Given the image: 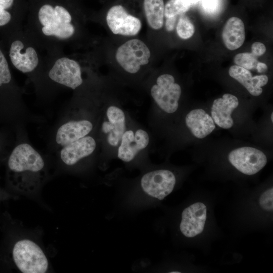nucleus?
<instances>
[{"label":"nucleus","instance_id":"obj_1","mask_svg":"<svg viewBox=\"0 0 273 273\" xmlns=\"http://www.w3.org/2000/svg\"><path fill=\"white\" fill-rule=\"evenodd\" d=\"M9 169L20 177L18 187L22 191H33L37 184L35 180L44 167V160L31 145L22 143L12 152L8 162Z\"/></svg>","mask_w":273,"mask_h":273},{"label":"nucleus","instance_id":"obj_2","mask_svg":"<svg viewBox=\"0 0 273 273\" xmlns=\"http://www.w3.org/2000/svg\"><path fill=\"white\" fill-rule=\"evenodd\" d=\"M38 18L41 31L46 36L67 39L74 33L75 28L71 23L72 17L62 6L53 7L50 5H44L39 10Z\"/></svg>","mask_w":273,"mask_h":273},{"label":"nucleus","instance_id":"obj_3","mask_svg":"<svg viewBox=\"0 0 273 273\" xmlns=\"http://www.w3.org/2000/svg\"><path fill=\"white\" fill-rule=\"evenodd\" d=\"M13 258L18 269L23 273H44L49 266L42 249L31 240H20L14 245Z\"/></svg>","mask_w":273,"mask_h":273},{"label":"nucleus","instance_id":"obj_4","mask_svg":"<svg viewBox=\"0 0 273 273\" xmlns=\"http://www.w3.org/2000/svg\"><path fill=\"white\" fill-rule=\"evenodd\" d=\"M181 89L170 74H162L151 88V95L157 106L167 113L175 112L178 107Z\"/></svg>","mask_w":273,"mask_h":273},{"label":"nucleus","instance_id":"obj_5","mask_svg":"<svg viewBox=\"0 0 273 273\" xmlns=\"http://www.w3.org/2000/svg\"><path fill=\"white\" fill-rule=\"evenodd\" d=\"M151 53L147 46L138 39H130L120 46L116 53L119 64L126 72L134 74L149 62Z\"/></svg>","mask_w":273,"mask_h":273},{"label":"nucleus","instance_id":"obj_6","mask_svg":"<svg viewBox=\"0 0 273 273\" xmlns=\"http://www.w3.org/2000/svg\"><path fill=\"white\" fill-rule=\"evenodd\" d=\"M228 159L238 171L249 175L258 172L267 163V158L264 153L249 147L233 150L229 154Z\"/></svg>","mask_w":273,"mask_h":273},{"label":"nucleus","instance_id":"obj_7","mask_svg":"<svg viewBox=\"0 0 273 273\" xmlns=\"http://www.w3.org/2000/svg\"><path fill=\"white\" fill-rule=\"evenodd\" d=\"M176 183L170 170L159 169L144 174L141 180L143 191L150 196L162 200L173 191Z\"/></svg>","mask_w":273,"mask_h":273},{"label":"nucleus","instance_id":"obj_8","mask_svg":"<svg viewBox=\"0 0 273 273\" xmlns=\"http://www.w3.org/2000/svg\"><path fill=\"white\" fill-rule=\"evenodd\" d=\"M48 75L53 81L73 89L83 82L79 64L76 61L67 57L57 60Z\"/></svg>","mask_w":273,"mask_h":273},{"label":"nucleus","instance_id":"obj_9","mask_svg":"<svg viewBox=\"0 0 273 273\" xmlns=\"http://www.w3.org/2000/svg\"><path fill=\"white\" fill-rule=\"evenodd\" d=\"M106 21L109 28L115 34L134 36L142 27L140 19L129 14L121 5L113 6L109 10Z\"/></svg>","mask_w":273,"mask_h":273},{"label":"nucleus","instance_id":"obj_10","mask_svg":"<svg viewBox=\"0 0 273 273\" xmlns=\"http://www.w3.org/2000/svg\"><path fill=\"white\" fill-rule=\"evenodd\" d=\"M104 116L101 125L102 131L108 144L113 147H116L126 130L125 113L120 107L110 105L106 109Z\"/></svg>","mask_w":273,"mask_h":273},{"label":"nucleus","instance_id":"obj_11","mask_svg":"<svg viewBox=\"0 0 273 273\" xmlns=\"http://www.w3.org/2000/svg\"><path fill=\"white\" fill-rule=\"evenodd\" d=\"M207 218V207L202 202L194 203L186 208L181 213L179 225L181 233L187 238H194L201 234Z\"/></svg>","mask_w":273,"mask_h":273},{"label":"nucleus","instance_id":"obj_12","mask_svg":"<svg viewBox=\"0 0 273 273\" xmlns=\"http://www.w3.org/2000/svg\"><path fill=\"white\" fill-rule=\"evenodd\" d=\"M149 143V135L146 130L141 128L126 130L118 145V157L124 162H130Z\"/></svg>","mask_w":273,"mask_h":273},{"label":"nucleus","instance_id":"obj_13","mask_svg":"<svg viewBox=\"0 0 273 273\" xmlns=\"http://www.w3.org/2000/svg\"><path fill=\"white\" fill-rule=\"evenodd\" d=\"M239 105V100L234 95L225 94L221 98L215 99L211 107V117L218 126L229 129L234 124L231 114Z\"/></svg>","mask_w":273,"mask_h":273},{"label":"nucleus","instance_id":"obj_14","mask_svg":"<svg viewBox=\"0 0 273 273\" xmlns=\"http://www.w3.org/2000/svg\"><path fill=\"white\" fill-rule=\"evenodd\" d=\"M22 41L15 40L11 45L10 58L15 68L22 73H28L33 71L39 62L36 50L31 47H27L24 51Z\"/></svg>","mask_w":273,"mask_h":273},{"label":"nucleus","instance_id":"obj_15","mask_svg":"<svg viewBox=\"0 0 273 273\" xmlns=\"http://www.w3.org/2000/svg\"><path fill=\"white\" fill-rule=\"evenodd\" d=\"M96 148L95 140L86 135L64 146L60 152V157L65 164L73 165L92 154Z\"/></svg>","mask_w":273,"mask_h":273},{"label":"nucleus","instance_id":"obj_16","mask_svg":"<svg viewBox=\"0 0 273 273\" xmlns=\"http://www.w3.org/2000/svg\"><path fill=\"white\" fill-rule=\"evenodd\" d=\"M93 128V124L88 120L69 121L58 128L56 135V143L64 147L87 135Z\"/></svg>","mask_w":273,"mask_h":273},{"label":"nucleus","instance_id":"obj_17","mask_svg":"<svg viewBox=\"0 0 273 273\" xmlns=\"http://www.w3.org/2000/svg\"><path fill=\"white\" fill-rule=\"evenodd\" d=\"M231 77L243 85L248 92L253 96H258L262 93V86L268 82V77L265 75L252 76L249 70L235 65L229 70Z\"/></svg>","mask_w":273,"mask_h":273},{"label":"nucleus","instance_id":"obj_18","mask_svg":"<svg viewBox=\"0 0 273 273\" xmlns=\"http://www.w3.org/2000/svg\"><path fill=\"white\" fill-rule=\"evenodd\" d=\"M185 122L191 133L198 139L205 138L215 128L211 116L202 109L191 111L186 116Z\"/></svg>","mask_w":273,"mask_h":273},{"label":"nucleus","instance_id":"obj_19","mask_svg":"<svg viewBox=\"0 0 273 273\" xmlns=\"http://www.w3.org/2000/svg\"><path fill=\"white\" fill-rule=\"evenodd\" d=\"M222 39L225 47L233 51L243 44L245 39V26L239 18H230L224 25L222 31Z\"/></svg>","mask_w":273,"mask_h":273},{"label":"nucleus","instance_id":"obj_20","mask_svg":"<svg viewBox=\"0 0 273 273\" xmlns=\"http://www.w3.org/2000/svg\"><path fill=\"white\" fill-rule=\"evenodd\" d=\"M144 8L149 25L156 30L162 28L164 16L163 0H144Z\"/></svg>","mask_w":273,"mask_h":273},{"label":"nucleus","instance_id":"obj_21","mask_svg":"<svg viewBox=\"0 0 273 273\" xmlns=\"http://www.w3.org/2000/svg\"><path fill=\"white\" fill-rule=\"evenodd\" d=\"M192 6L187 0H169L164 6V16L168 18L181 15Z\"/></svg>","mask_w":273,"mask_h":273},{"label":"nucleus","instance_id":"obj_22","mask_svg":"<svg viewBox=\"0 0 273 273\" xmlns=\"http://www.w3.org/2000/svg\"><path fill=\"white\" fill-rule=\"evenodd\" d=\"M178 36L183 39L191 37L195 32V27L190 19L184 15L178 19L176 26Z\"/></svg>","mask_w":273,"mask_h":273},{"label":"nucleus","instance_id":"obj_23","mask_svg":"<svg viewBox=\"0 0 273 273\" xmlns=\"http://www.w3.org/2000/svg\"><path fill=\"white\" fill-rule=\"evenodd\" d=\"M236 65L247 70L256 69L258 62L257 58L251 53L245 52L237 54L234 59Z\"/></svg>","mask_w":273,"mask_h":273},{"label":"nucleus","instance_id":"obj_24","mask_svg":"<svg viewBox=\"0 0 273 273\" xmlns=\"http://www.w3.org/2000/svg\"><path fill=\"white\" fill-rule=\"evenodd\" d=\"M11 78L8 63L4 55L0 50V86L9 83Z\"/></svg>","mask_w":273,"mask_h":273},{"label":"nucleus","instance_id":"obj_25","mask_svg":"<svg viewBox=\"0 0 273 273\" xmlns=\"http://www.w3.org/2000/svg\"><path fill=\"white\" fill-rule=\"evenodd\" d=\"M259 204L264 210L272 211L273 210V189L270 188L265 191L259 198Z\"/></svg>","mask_w":273,"mask_h":273},{"label":"nucleus","instance_id":"obj_26","mask_svg":"<svg viewBox=\"0 0 273 273\" xmlns=\"http://www.w3.org/2000/svg\"><path fill=\"white\" fill-rule=\"evenodd\" d=\"M14 0H0V26L7 24L11 19V14L7 9L11 8Z\"/></svg>","mask_w":273,"mask_h":273},{"label":"nucleus","instance_id":"obj_27","mask_svg":"<svg viewBox=\"0 0 273 273\" xmlns=\"http://www.w3.org/2000/svg\"><path fill=\"white\" fill-rule=\"evenodd\" d=\"M203 10L207 13L213 14L219 8L220 0H201Z\"/></svg>","mask_w":273,"mask_h":273},{"label":"nucleus","instance_id":"obj_28","mask_svg":"<svg viewBox=\"0 0 273 273\" xmlns=\"http://www.w3.org/2000/svg\"><path fill=\"white\" fill-rule=\"evenodd\" d=\"M266 51L265 45L260 42H254L251 46V53L257 58L262 56Z\"/></svg>","mask_w":273,"mask_h":273},{"label":"nucleus","instance_id":"obj_29","mask_svg":"<svg viewBox=\"0 0 273 273\" xmlns=\"http://www.w3.org/2000/svg\"><path fill=\"white\" fill-rule=\"evenodd\" d=\"M177 16L167 18L165 22V28L167 31L173 30L177 21Z\"/></svg>","mask_w":273,"mask_h":273},{"label":"nucleus","instance_id":"obj_30","mask_svg":"<svg viewBox=\"0 0 273 273\" xmlns=\"http://www.w3.org/2000/svg\"><path fill=\"white\" fill-rule=\"evenodd\" d=\"M256 69L259 73L265 72L267 70V66L266 64L258 61Z\"/></svg>","mask_w":273,"mask_h":273},{"label":"nucleus","instance_id":"obj_31","mask_svg":"<svg viewBox=\"0 0 273 273\" xmlns=\"http://www.w3.org/2000/svg\"><path fill=\"white\" fill-rule=\"evenodd\" d=\"M189 3L191 4V5L193 6L196 3L200 2L201 0H187Z\"/></svg>","mask_w":273,"mask_h":273},{"label":"nucleus","instance_id":"obj_32","mask_svg":"<svg viewBox=\"0 0 273 273\" xmlns=\"http://www.w3.org/2000/svg\"><path fill=\"white\" fill-rule=\"evenodd\" d=\"M270 118H271V122H273V113L271 114Z\"/></svg>","mask_w":273,"mask_h":273},{"label":"nucleus","instance_id":"obj_33","mask_svg":"<svg viewBox=\"0 0 273 273\" xmlns=\"http://www.w3.org/2000/svg\"><path fill=\"white\" fill-rule=\"evenodd\" d=\"M171 272V273H174V272L178 273V272H178V271H172V272Z\"/></svg>","mask_w":273,"mask_h":273}]
</instances>
